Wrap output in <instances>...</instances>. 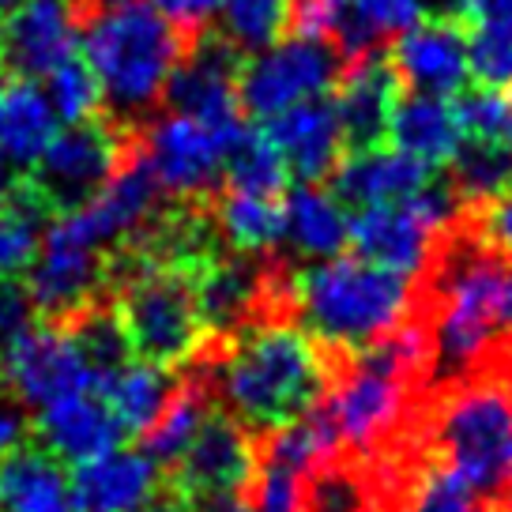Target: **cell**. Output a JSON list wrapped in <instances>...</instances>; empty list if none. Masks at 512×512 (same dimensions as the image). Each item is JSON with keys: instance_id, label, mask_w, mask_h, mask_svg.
Returning a JSON list of instances; mask_svg holds the SVG:
<instances>
[{"instance_id": "obj_1", "label": "cell", "mask_w": 512, "mask_h": 512, "mask_svg": "<svg viewBox=\"0 0 512 512\" xmlns=\"http://www.w3.org/2000/svg\"><path fill=\"white\" fill-rule=\"evenodd\" d=\"M328 366L317 339L294 324H241L219 358L215 392L226 415L245 430H275L279 422L317 407L328 392Z\"/></svg>"}, {"instance_id": "obj_2", "label": "cell", "mask_w": 512, "mask_h": 512, "mask_svg": "<svg viewBox=\"0 0 512 512\" xmlns=\"http://www.w3.org/2000/svg\"><path fill=\"white\" fill-rule=\"evenodd\" d=\"M185 49V31L147 0L95 8L80 31V57L95 72L102 102L113 117L125 121H136L159 106Z\"/></svg>"}, {"instance_id": "obj_3", "label": "cell", "mask_w": 512, "mask_h": 512, "mask_svg": "<svg viewBox=\"0 0 512 512\" xmlns=\"http://www.w3.org/2000/svg\"><path fill=\"white\" fill-rule=\"evenodd\" d=\"M411 298L415 279L343 253L313 260L290 279V302L302 328L336 351H362L392 332L411 317Z\"/></svg>"}, {"instance_id": "obj_4", "label": "cell", "mask_w": 512, "mask_h": 512, "mask_svg": "<svg viewBox=\"0 0 512 512\" xmlns=\"http://www.w3.org/2000/svg\"><path fill=\"white\" fill-rule=\"evenodd\" d=\"M512 332V260L482 241H460L445 256L430 324L433 366L460 373L482 362Z\"/></svg>"}, {"instance_id": "obj_5", "label": "cell", "mask_w": 512, "mask_h": 512, "mask_svg": "<svg viewBox=\"0 0 512 512\" xmlns=\"http://www.w3.org/2000/svg\"><path fill=\"white\" fill-rule=\"evenodd\" d=\"M113 313L125 328L132 354L155 366L174 369L189 362L208 339L192 294V275L181 264H162L144 256L117 283Z\"/></svg>"}, {"instance_id": "obj_6", "label": "cell", "mask_w": 512, "mask_h": 512, "mask_svg": "<svg viewBox=\"0 0 512 512\" xmlns=\"http://www.w3.org/2000/svg\"><path fill=\"white\" fill-rule=\"evenodd\" d=\"M441 464L479 494H497L512 479V384H460L433 418Z\"/></svg>"}, {"instance_id": "obj_7", "label": "cell", "mask_w": 512, "mask_h": 512, "mask_svg": "<svg viewBox=\"0 0 512 512\" xmlns=\"http://www.w3.org/2000/svg\"><path fill=\"white\" fill-rule=\"evenodd\" d=\"M110 260V245L91 230L80 208L57 211L42 226L38 253L23 272L34 313L46 320L76 317L110 283Z\"/></svg>"}, {"instance_id": "obj_8", "label": "cell", "mask_w": 512, "mask_h": 512, "mask_svg": "<svg viewBox=\"0 0 512 512\" xmlns=\"http://www.w3.org/2000/svg\"><path fill=\"white\" fill-rule=\"evenodd\" d=\"M460 215V196L452 185L426 181L400 204H377V208L351 211L347 245L354 256L369 264H381L388 272L415 279L430 268L433 245Z\"/></svg>"}, {"instance_id": "obj_9", "label": "cell", "mask_w": 512, "mask_h": 512, "mask_svg": "<svg viewBox=\"0 0 512 512\" xmlns=\"http://www.w3.org/2000/svg\"><path fill=\"white\" fill-rule=\"evenodd\" d=\"M339 72V49L320 38L290 34L272 46L245 53L238 64V98L245 117L268 121L305 98L332 95Z\"/></svg>"}, {"instance_id": "obj_10", "label": "cell", "mask_w": 512, "mask_h": 512, "mask_svg": "<svg viewBox=\"0 0 512 512\" xmlns=\"http://www.w3.org/2000/svg\"><path fill=\"white\" fill-rule=\"evenodd\" d=\"M128 140L117 117H91L80 125H61L42 159L27 170V185L46 204L49 215L80 208L121 166Z\"/></svg>"}, {"instance_id": "obj_11", "label": "cell", "mask_w": 512, "mask_h": 512, "mask_svg": "<svg viewBox=\"0 0 512 512\" xmlns=\"http://www.w3.org/2000/svg\"><path fill=\"white\" fill-rule=\"evenodd\" d=\"M0 381L19 407H46L80 388H98L95 369L87 366L80 343L61 320H27L0 351Z\"/></svg>"}, {"instance_id": "obj_12", "label": "cell", "mask_w": 512, "mask_h": 512, "mask_svg": "<svg viewBox=\"0 0 512 512\" xmlns=\"http://www.w3.org/2000/svg\"><path fill=\"white\" fill-rule=\"evenodd\" d=\"M230 140L234 136L204 125L200 117L170 110L147 125L140 151H144L147 166H151V174H155L166 196L200 200V196H208L223 185L226 144Z\"/></svg>"}, {"instance_id": "obj_13", "label": "cell", "mask_w": 512, "mask_h": 512, "mask_svg": "<svg viewBox=\"0 0 512 512\" xmlns=\"http://www.w3.org/2000/svg\"><path fill=\"white\" fill-rule=\"evenodd\" d=\"M238 64L241 53L223 34L196 31L192 46L177 61L174 76L162 91V102L177 113L200 117L204 125L238 136L245 128V110L238 98Z\"/></svg>"}, {"instance_id": "obj_14", "label": "cell", "mask_w": 512, "mask_h": 512, "mask_svg": "<svg viewBox=\"0 0 512 512\" xmlns=\"http://www.w3.org/2000/svg\"><path fill=\"white\" fill-rule=\"evenodd\" d=\"M320 407L332 422L339 445L373 452L407 415V381L354 358V366L339 377L336 388L328 384Z\"/></svg>"}, {"instance_id": "obj_15", "label": "cell", "mask_w": 512, "mask_h": 512, "mask_svg": "<svg viewBox=\"0 0 512 512\" xmlns=\"http://www.w3.org/2000/svg\"><path fill=\"white\" fill-rule=\"evenodd\" d=\"M83 0H19L0 19V64L23 80H42L80 53Z\"/></svg>"}, {"instance_id": "obj_16", "label": "cell", "mask_w": 512, "mask_h": 512, "mask_svg": "<svg viewBox=\"0 0 512 512\" xmlns=\"http://www.w3.org/2000/svg\"><path fill=\"white\" fill-rule=\"evenodd\" d=\"M388 61L403 91L456 98L471 83V53L460 19L422 16L392 38Z\"/></svg>"}, {"instance_id": "obj_17", "label": "cell", "mask_w": 512, "mask_h": 512, "mask_svg": "<svg viewBox=\"0 0 512 512\" xmlns=\"http://www.w3.org/2000/svg\"><path fill=\"white\" fill-rule=\"evenodd\" d=\"M256 471V452L249 430L238 418L211 411L204 418L192 445L174 464V490L185 501H208V497L241 494Z\"/></svg>"}, {"instance_id": "obj_18", "label": "cell", "mask_w": 512, "mask_h": 512, "mask_svg": "<svg viewBox=\"0 0 512 512\" xmlns=\"http://www.w3.org/2000/svg\"><path fill=\"white\" fill-rule=\"evenodd\" d=\"M72 512H144L162 494V467L144 448L113 445L68 475Z\"/></svg>"}, {"instance_id": "obj_19", "label": "cell", "mask_w": 512, "mask_h": 512, "mask_svg": "<svg viewBox=\"0 0 512 512\" xmlns=\"http://www.w3.org/2000/svg\"><path fill=\"white\" fill-rule=\"evenodd\" d=\"M256 125H264L272 144L279 147L290 181H328L339 159L347 155V140H343L332 95L305 98L298 106L275 113L268 121H256Z\"/></svg>"}, {"instance_id": "obj_20", "label": "cell", "mask_w": 512, "mask_h": 512, "mask_svg": "<svg viewBox=\"0 0 512 512\" xmlns=\"http://www.w3.org/2000/svg\"><path fill=\"white\" fill-rule=\"evenodd\" d=\"M433 177L430 166L411 159L407 151L392 147L388 140L373 147H354L328 177V189L351 211L377 208V204H400L418 192Z\"/></svg>"}, {"instance_id": "obj_21", "label": "cell", "mask_w": 512, "mask_h": 512, "mask_svg": "<svg viewBox=\"0 0 512 512\" xmlns=\"http://www.w3.org/2000/svg\"><path fill=\"white\" fill-rule=\"evenodd\" d=\"M332 91H336L332 102H336L347 151L384 144L388 117H392V106H396V98L403 91L392 61L377 49L362 53V57H354L347 72H339Z\"/></svg>"}, {"instance_id": "obj_22", "label": "cell", "mask_w": 512, "mask_h": 512, "mask_svg": "<svg viewBox=\"0 0 512 512\" xmlns=\"http://www.w3.org/2000/svg\"><path fill=\"white\" fill-rule=\"evenodd\" d=\"M34 433H38V445L53 452L61 464H83L98 452L121 445L125 437L98 388H80L38 407Z\"/></svg>"}, {"instance_id": "obj_23", "label": "cell", "mask_w": 512, "mask_h": 512, "mask_svg": "<svg viewBox=\"0 0 512 512\" xmlns=\"http://www.w3.org/2000/svg\"><path fill=\"white\" fill-rule=\"evenodd\" d=\"M384 140L407 151L411 159H418L430 170H445L467 140L460 113H456V98L400 91L392 117H388Z\"/></svg>"}, {"instance_id": "obj_24", "label": "cell", "mask_w": 512, "mask_h": 512, "mask_svg": "<svg viewBox=\"0 0 512 512\" xmlns=\"http://www.w3.org/2000/svg\"><path fill=\"white\" fill-rule=\"evenodd\" d=\"M351 208L320 181H298L283 192V241L302 260H332L347 249Z\"/></svg>"}, {"instance_id": "obj_25", "label": "cell", "mask_w": 512, "mask_h": 512, "mask_svg": "<svg viewBox=\"0 0 512 512\" xmlns=\"http://www.w3.org/2000/svg\"><path fill=\"white\" fill-rule=\"evenodd\" d=\"M426 8L430 0H328V42L354 61L407 31Z\"/></svg>"}, {"instance_id": "obj_26", "label": "cell", "mask_w": 512, "mask_h": 512, "mask_svg": "<svg viewBox=\"0 0 512 512\" xmlns=\"http://www.w3.org/2000/svg\"><path fill=\"white\" fill-rule=\"evenodd\" d=\"M57 128L61 121L38 83L23 76L0 83V159L12 162L16 170H31Z\"/></svg>"}, {"instance_id": "obj_27", "label": "cell", "mask_w": 512, "mask_h": 512, "mask_svg": "<svg viewBox=\"0 0 512 512\" xmlns=\"http://www.w3.org/2000/svg\"><path fill=\"white\" fill-rule=\"evenodd\" d=\"M200 320L211 332H234L260 302V272L249 260H200L189 268Z\"/></svg>"}, {"instance_id": "obj_28", "label": "cell", "mask_w": 512, "mask_h": 512, "mask_svg": "<svg viewBox=\"0 0 512 512\" xmlns=\"http://www.w3.org/2000/svg\"><path fill=\"white\" fill-rule=\"evenodd\" d=\"M174 388V373L166 366L144 362V358H128L125 366H117L98 381V392L110 403L125 437H144L151 430V422L162 415L166 400L174 396Z\"/></svg>"}, {"instance_id": "obj_29", "label": "cell", "mask_w": 512, "mask_h": 512, "mask_svg": "<svg viewBox=\"0 0 512 512\" xmlns=\"http://www.w3.org/2000/svg\"><path fill=\"white\" fill-rule=\"evenodd\" d=\"M215 234L241 256L268 253L283 241V196L230 189L215 204Z\"/></svg>"}, {"instance_id": "obj_30", "label": "cell", "mask_w": 512, "mask_h": 512, "mask_svg": "<svg viewBox=\"0 0 512 512\" xmlns=\"http://www.w3.org/2000/svg\"><path fill=\"white\" fill-rule=\"evenodd\" d=\"M339 448V437L332 430V422L324 415V407H309L302 415L279 422L275 430H268V441H264V460H275V464L298 471L305 479H313L320 467L332 464Z\"/></svg>"}, {"instance_id": "obj_31", "label": "cell", "mask_w": 512, "mask_h": 512, "mask_svg": "<svg viewBox=\"0 0 512 512\" xmlns=\"http://www.w3.org/2000/svg\"><path fill=\"white\" fill-rule=\"evenodd\" d=\"M226 189L238 192H260V196H283L290 189V170L272 136L264 125L245 121L238 136L226 144V166H223Z\"/></svg>"}, {"instance_id": "obj_32", "label": "cell", "mask_w": 512, "mask_h": 512, "mask_svg": "<svg viewBox=\"0 0 512 512\" xmlns=\"http://www.w3.org/2000/svg\"><path fill=\"white\" fill-rule=\"evenodd\" d=\"M211 415L208 392L196 381L174 388V396L166 400L162 415L151 422V430L144 433V452L159 467H174L181 460V452L192 445V437L200 433L204 418Z\"/></svg>"}, {"instance_id": "obj_33", "label": "cell", "mask_w": 512, "mask_h": 512, "mask_svg": "<svg viewBox=\"0 0 512 512\" xmlns=\"http://www.w3.org/2000/svg\"><path fill=\"white\" fill-rule=\"evenodd\" d=\"M46 219V204L34 196L27 177H19V189L12 196V204L0 211V279H19L31 268Z\"/></svg>"}, {"instance_id": "obj_34", "label": "cell", "mask_w": 512, "mask_h": 512, "mask_svg": "<svg viewBox=\"0 0 512 512\" xmlns=\"http://www.w3.org/2000/svg\"><path fill=\"white\" fill-rule=\"evenodd\" d=\"M290 4L294 0H223L219 4V34L245 53L272 46L290 31Z\"/></svg>"}, {"instance_id": "obj_35", "label": "cell", "mask_w": 512, "mask_h": 512, "mask_svg": "<svg viewBox=\"0 0 512 512\" xmlns=\"http://www.w3.org/2000/svg\"><path fill=\"white\" fill-rule=\"evenodd\" d=\"M452 166V189L460 200H490L501 189L512 185V151L497 144H479V140H464L456 151Z\"/></svg>"}, {"instance_id": "obj_36", "label": "cell", "mask_w": 512, "mask_h": 512, "mask_svg": "<svg viewBox=\"0 0 512 512\" xmlns=\"http://www.w3.org/2000/svg\"><path fill=\"white\" fill-rule=\"evenodd\" d=\"M46 80V98L53 113H57V121L61 125H80V121H91L98 117V110L106 106L102 102V87H98L95 72H91V64L83 61L80 53L76 57H68L61 61L53 72L42 76Z\"/></svg>"}, {"instance_id": "obj_37", "label": "cell", "mask_w": 512, "mask_h": 512, "mask_svg": "<svg viewBox=\"0 0 512 512\" xmlns=\"http://www.w3.org/2000/svg\"><path fill=\"white\" fill-rule=\"evenodd\" d=\"M354 354H358L362 362H369V366L392 373V377L411 381V377H418L426 366H433V339L426 324H418V320L407 317L403 324H396L392 332H384L381 339H373L369 347H362V351H354Z\"/></svg>"}, {"instance_id": "obj_38", "label": "cell", "mask_w": 512, "mask_h": 512, "mask_svg": "<svg viewBox=\"0 0 512 512\" xmlns=\"http://www.w3.org/2000/svg\"><path fill=\"white\" fill-rule=\"evenodd\" d=\"M456 113H460L467 140L512 151V87H482L479 83V91H460Z\"/></svg>"}, {"instance_id": "obj_39", "label": "cell", "mask_w": 512, "mask_h": 512, "mask_svg": "<svg viewBox=\"0 0 512 512\" xmlns=\"http://www.w3.org/2000/svg\"><path fill=\"white\" fill-rule=\"evenodd\" d=\"M411 512H494L486 505V494H479L475 486H467L456 471H448L445 464L430 467L415 486L411 497Z\"/></svg>"}, {"instance_id": "obj_40", "label": "cell", "mask_w": 512, "mask_h": 512, "mask_svg": "<svg viewBox=\"0 0 512 512\" xmlns=\"http://www.w3.org/2000/svg\"><path fill=\"white\" fill-rule=\"evenodd\" d=\"M249 505L253 512H305V490L309 479L290 471V467L275 464V460H256V471L249 479Z\"/></svg>"}, {"instance_id": "obj_41", "label": "cell", "mask_w": 512, "mask_h": 512, "mask_svg": "<svg viewBox=\"0 0 512 512\" xmlns=\"http://www.w3.org/2000/svg\"><path fill=\"white\" fill-rule=\"evenodd\" d=\"M366 509V486L351 471L320 467L313 486L305 490V512H362Z\"/></svg>"}, {"instance_id": "obj_42", "label": "cell", "mask_w": 512, "mask_h": 512, "mask_svg": "<svg viewBox=\"0 0 512 512\" xmlns=\"http://www.w3.org/2000/svg\"><path fill=\"white\" fill-rule=\"evenodd\" d=\"M479 241L512 260V185L479 204Z\"/></svg>"}, {"instance_id": "obj_43", "label": "cell", "mask_w": 512, "mask_h": 512, "mask_svg": "<svg viewBox=\"0 0 512 512\" xmlns=\"http://www.w3.org/2000/svg\"><path fill=\"white\" fill-rule=\"evenodd\" d=\"M31 317H34V305L27 298V287L19 279H0V351H4L8 336L16 328H23Z\"/></svg>"}, {"instance_id": "obj_44", "label": "cell", "mask_w": 512, "mask_h": 512, "mask_svg": "<svg viewBox=\"0 0 512 512\" xmlns=\"http://www.w3.org/2000/svg\"><path fill=\"white\" fill-rule=\"evenodd\" d=\"M151 8H159L162 16L177 23L181 31H204V23L219 16V4L223 0H147Z\"/></svg>"}, {"instance_id": "obj_45", "label": "cell", "mask_w": 512, "mask_h": 512, "mask_svg": "<svg viewBox=\"0 0 512 512\" xmlns=\"http://www.w3.org/2000/svg\"><path fill=\"white\" fill-rule=\"evenodd\" d=\"M27 426H31V422H27V415H23L19 403L0 400V460H4L16 445H23Z\"/></svg>"}, {"instance_id": "obj_46", "label": "cell", "mask_w": 512, "mask_h": 512, "mask_svg": "<svg viewBox=\"0 0 512 512\" xmlns=\"http://www.w3.org/2000/svg\"><path fill=\"white\" fill-rule=\"evenodd\" d=\"M189 512H253V505L241 494H226V497H208V501H192Z\"/></svg>"}, {"instance_id": "obj_47", "label": "cell", "mask_w": 512, "mask_h": 512, "mask_svg": "<svg viewBox=\"0 0 512 512\" xmlns=\"http://www.w3.org/2000/svg\"><path fill=\"white\" fill-rule=\"evenodd\" d=\"M19 189V174H16V166L12 162H4L0 159V211L12 204V196H16Z\"/></svg>"}, {"instance_id": "obj_48", "label": "cell", "mask_w": 512, "mask_h": 512, "mask_svg": "<svg viewBox=\"0 0 512 512\" xmlns=\"http://www.w3.org/2000/svg\"><path fill=\"white\" fill-rule=\"evenodd\" d=\"M144 512H189V501L174 490V494H159Z\"/></svg>"}, {"instance_id": "obj_49", "label": "cell", "mask_w": 512, "mask_h": 512, "mask_svg": "<svg viewBox=\"0 0 512 512\" xmlns=\"http://www.w3.org/2000/svg\"><path fill=\"white\" fill-rule=\"evenodd\" d=\"M16 4H19V0H0V19L8 16V12H12V8H16Z\"/></svg>"}, {"instance_id": "obj_50", "label": "cell", "mask_w": 512, "mask_h": 512, "mask_svg": "<svg viewBox=\"0 0 512 512\" xmlns=\"http://www.w3.org/2000/svg\"><path fill=\"white\" fill-rule=\"evenodd\" d=\"M505 486H509V509H512V479H509V482H505Z\"/></svg>"}, {"instance_id": "obj_51", "label": "cell", "mask_w": 512, "mask_h": 512, "mask_svg": "<svg viewBox=\"0 0 512 512\" xmlns=\"http://www.w3.org/2000/svg\"><path fill=\"white\" fill-rule=\"evenodd\" d=\"M0 68H4V64H0Z\"/></svg>"}]
</instances>
